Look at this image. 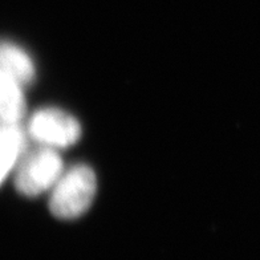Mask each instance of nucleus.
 Listing matches in <instances>:
<instances>
[{
    "label": "nucleus",
    "mask_w": 260,
    "mask_h": 260,
    "mask_svg": "<svg viewBox=\"0 0 260 260\" xmlns=\"http://www.w3.org/2000/svg\"><path fill=\"white\" fill-rule=\"evenodd\" d=\"M29 134L47 147H68L81 137V126L75 117L56 108L38 110L29 122Z\"/></svg>",
    "instance_id": "3"
},
{
    "label": "nucleus",
    "mask_w": 260,
    "mask_h": 260,
    "mask_svg": "<svg viewBox=\"0 0 260 260\" xmlns=\"http://www.w3.org/2000/svg\"><path fill=\"white\" fill-rule=\"evenodd\" d=\"M61 175V157L51 147H44L23 161L17 170L15 185L23 195L36 197L55 186Z\"/></svg>",
    "instance_id": "2"
},
{
    "label": "nucleus",
    "mask_w": 260,
    "mask_h": 260,
    "mask_svg": "<svg viewBox=\"0 0 260 260\" xmlns=\"http://www.w3.org/2000/svg\"><path fill=\"white\" fill-rule=\"evenodd\" d=\"M24 145V136L16 123L0 126V185L14 168Z\"/></svg>",
    "instance_id": "6"
},
{
    "label": "nucleus",
    "mask_w": 260,
    "mask_h": 260,
    "mask_svg": "<svg viewBox=\"0 0 260 260\" xmlns=\"http://www.w3.org/2000/svg\"><path fill=\"white\" fill-rule=\"evenodd\" d=\"M0 71L14 77L21 85L35 79V65L31 56L19 45L8 41L0 43Z\"/></svg>",
    "instance_id": "4"
},
{
    "label": "nucleus",
    "mask_w": 260,
    "mask_h": 260,
    "mask_svg": "<svg viewBox=\"0 0 260 260\" xmlns=\"http://www.w3.org/2000/svg\"><path fill=\"white\" fill-rule=\"evenodd\" d=\"M97 191L94 171L77 165L60 177L49 199V210L58 219H76L92 206Z\"/></svg>",
    "instance_id": "1"
},
{
    "label": "nucleus",
    "mask_w": 260,
    "mask_h": 260,
    "mask_svg": "<svg viewBox=\"0 0 260 260\" xmlns=\"http://www.w3.org/2000/svg\"><path fill=\"white\" fill-rule=\"evenodd\" d=\"M25 113V100L21 84L0 71V121L17 123Z\"/></svg>",
    "instance_id": "5"
}]
</instances>
